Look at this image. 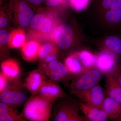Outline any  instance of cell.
<instances>
[{"instance_id": "obj_30", "label": "cell", "mask_w": 121, "mask_h": 121, "mask_svg": "<svg viewBox=\"0 0 121 121\" xmlns=\"http://www.w3.org/2000/svg\"><path fill=\"white\" fill-rule=\"evenodd\" d=\"M66 0H46V4L50 7H56L64 4Z\"/></svg>"}, {"instance_id": "obj_26", "label": "cell", "mask_w": 121, "mask_h": 121, "mask_svg": "<svg viewBox=\"0 0 121 121\" xmlns=\"http://www.w3.org/2000/svg\"><path fill=\"white\" fill-rule=\"evenodd\" d=\"M70 5L78 12H80L86 8L91 0H68Z\"/></svg>"}, {"instance_id": "obj_17", "label": "cell", "mask_w": 121, "mask_h": 121, "mask_svg": "<svg viewBox=\"0 0 121 121\" xmlns=\"http://www.w3.org/2000/svg\"><path fill=\"white\" fill-rule=\"evenodd\" d=\"M111 120L117 121L121 116V104L108 97L105 98L101 107Z\"/></svg>"}, {"instance_id": "obj_3", "label": "cell", "mask_w": 121, "mask_h": 121, "mask_svg": "<svg viewBox=\"0 0 121 121\" xmlns=\"http://www.w3.org/2000/svg\"><path fill=\"white\" fill-rule=\"evenodd\" d=\"M79 104L67 95L59 99L55 103L52 114L54 121H87L80 115Z\"/></svg>"}, {"instance_id": "obj_33", "label": "cell", "mask_w": 121, "mask_h": 121, "mask_svg": "<svg viewBox=\"0 0 121 121\" xmlns=\"http://www.w3.org/2000/svg\"><path fill=\"white\" fill-rule=\"evenodd\" d=\"M117 121H121V117H120V118L118 119Z\"/></svg>"}, {"instance_id": "obj_18", "label": "cell", "mask_w": 121, "mask_h": 121, "mask_svg": "<svg viewBox=\"0 0 121 121\" xmlns=\"http://www.w3.org/2000/svg\"><path fill=\"white\" fill-rule=\"evenodd\" d=\"M106 92L108 97L121 104V86L110 73L106 75Z\"/></svg>"}, {"instance_id": "obj_5", "label": "cell", "mask_w": 121, "mask_h": 121, "mask_svg": "<svg viewBox=\"0 0 121 121\" xmlns=\"http://www.w3.org/2000/svg\"><path fill=\"white\" fill-rule=\"evenodd\" d=\"M103 74L96 67L84 69L71 79L69 85L70 91L86 90L98 84Z\"/></svg>"}, {"instance_id": "obj_25", "label": "cell", "mask_w": 121, "mask_h": 121, "mask_svg": "<svg viewBox=\"0 0 121 121\" xmlns=\"http://www.w3.org/2000/svg\"><path fill=\"white\" fill-rule=\"evenodd\" d=\"M59 48L54 41H50L40 44L39 48L38 57L42 60L48 56L58 54Z\"/></svg>"}, {"instance_id": "obj_31", "label": "cell", "mask_w": 121, "mask_h": 121, "mask_svg": "<svg viewBox=\"0 0 121 121\" xmlns=\"http://www.w3.org/2000/svg\"><path fill=\"white\" fill-rule=\"evenodd\" d=\"M31 5L37 6L41 4L46 0H26Z\"/></svg>"}, {"instance_id": "obj_10", "label": "cell", "mask_w": 121, "mask_h": 121, "mask_svg": "<svg viewBox=\"0 0 121 121\" xmlns=\"http://www.w3.org/2000/svg\"><path fill=\"white\" fill-rule=\"evenodd\" d=\"M71 93L85 104L99 108H101L105 98L103 89L98 84L86 90L73 91Z\"/></svg>"}, {"instance_id": "obj_2", "label": "cell", "mask_w": 121, "mask_h": 121, "mask_svg": "<svg viewBox=\"0 0 121 121\" xmlns=\"http://www.w3.org/2000/svg\"><path fill=\"white\" fill-rule=\"evenodd\" d=\"M97 9L104 25L121 33V7L117 0H98Z\"/></svg>"}, {"instance_id": "obj_8", "label": "cell", "mask_w": 121, "mask_h": 121, "mask_svg": "<svg viewBox=\"0 0 121 121\" xmlns=\"http://www.w3.org/2000/svg\"><path fill=\"white\" fill-rule=\"evenodd\" d=\"M9 9L13 13L15 20L22 28L30 26L34 16L33 10L26 0H9Z\"/></svg>"}, {"instance_id": "obj_27", "label": "cell", "mask_w": 121, "mask_h": 121, "mask_svg": "<svg viewBox=\"0 0 121 121\" xmlns=\"http://www.w3.org/2000/svg\"><path fill=\"white\" fill-rule=\"evenodd\" d=\"M110 74L121 86V57L117 66Z\"/></svg>"}, {"instance_id": "obj_20", "label": "cell", "mask_w": 121, "mask_h": 121, "mask_svg": "<svg viewBox=\"0 0 121 121\" xmlns=\"http://www.w3.org/2000/svg\"><path fill=\"white\" fill-rule=\"evenodd\" d=\"M40 44L39 42L35 40L26 42L21 48L23 58L30 62H34L39 58L38 55Z\"/></svg>"}, {"instance_id": "obj_12", "label": "cell", "mask_w": 121, "mask_h": 121, "mask_svg": "<svg viewBox=\"0 0 121 121\" xmlns=\"http://www.w3.org/2000/svg\"><path fill=\"white\" fill-rule=\"evenodd\" d=\"M38 95L54 103L57 99L67 96L57 82L51 80H46L44 82Z\"/></svg>"}, {"instance_id": "obj_32", "label": "cell", "mask_w": 121, "mask_h": 121, "mask_svg": "<svg viewBox=\"0 0 121 121\" xmlns=\"http://www.w3.org/2000/svg\"><path fill=\"white\" fill-rule=\"evenodd\" d=\"M121 7V0H117Z\"/></svg>"}, {"instance_id": "obj_11", "label": "cell", "mask_w": 121, "mask_h": 121, "mask_svg": "<svg viewBox=\"0 0 121 121\" xmlns=\"http://www.w3.org/2000/svg\"><path fill=\"white\" fill-rule=\"evenodd\" d=\"M97 55L95 67L106 75L113 71L121 59L113 52L106 49H102Z\"/></svg>"}, {"instance_id": "obj_24", "label": "cell", "mask_w": 121, "mask_h": 121, "mask_svg": "<svg viewBox=\"0 0 121 121\" xmlns=\"http://www.w3.org/2000/svg\"><path fill=\"white\" fill-rule=\"evenodd\" d=\"M11 37V33L4 29L0 30V47L1 60L7 59L9 55V42Z\"/></svg>"}, {"instance_id": "obj_21", "label": "cell", "mask_w": 121, "mask_h": 121, "mask_svg": "<svg viewBox=\"0 0 121 121\" xmlns=\"http://www.w3.org/2000/svg\"><path fill=\"white\" fill-rule=\"evenodd\" d=\"M64 63L73 78L80 74L84 69L75 53L67 56L64 59Z\"/></svg>"}, {"instance_id": "obj_4", "label": "cell", "mask_w": 121, "mask_h": 121, "mask_svg": "<svg viewBox=\"0 0 121 121\" xmlns=\"http://www.w3.org/2000/svg\"><path fill=\"white\" fill-rule=\"evenodd\" d=\"M59 25L53 14L39 13L34 15L31 21V33L38 37H49L51 41H54V33Z\"/></svg>"}, {"instance_id": "obj_6", "label": "cell", "mask_w": 121, "mask_h": 121, "mask_svg": "<svg viewBox=\"0 0 121 121\" xmlns=\"http://www.w3.org/2000/svg\"><path fill=\"white\" fill-rule=\"evenodd\" d=\"M73 26L64 23L59 24L54 33L53 40L59 49L68 51L78 44V40Z\"/></svg>"}, {"instance_id": "obj_16", "label": "cell", "mask_w": 121, "mask_h": 121, "mask_svg": "<svg viewBox=\"0 0 121 121\" xmlns=\"http://www.w3.org/2000/svg\"><path fill=\"white\" fill-rule=\"evenodd\" d=\"M16 107L0 102V121H25L26 119L19 113Z\"/></svg>"}, {"instance_id": "obj_13", "label": "cell", "mask_w": 121, "mask_h": 121, "mask_svg": "<svg viewBox=\"0 0 121 121\" xmlns=\"http://www.w3.org/2000/svg\"><path fill=\"white\" fill-rule=\"evenodd\" d=\"M46 76L38 69L29 74L24 83L25 87L33 95H37L43 83L46 80Z\"/></svg>"}, {"instance_id": "obj_28", "label": "cell", "mask_w": 121, "mask_h": 121, "mask_svg": "<svg viewBox=\"0 0 121 121\" xmlns=\"http://www.w3.org/2000/svg\"><path fill=\"white\" fill-rule=\"evenodd\" d=\"M8 16L5 13L4 11H1L0 17V28L3 29L6 27L9 23Z\"/></svg>"}, {"instance_id": "obj_19", "label": "cell", "mask_w": 121, "mask_h": 121, "mask_svg": "<svg viewBox=\"0 0 121 121\" xmlns=\"http://www.w3.org/2000/svg\"><path fill=\"white\" fill-rule=\"evenodd\" d=\"M121 33H116L106 37L102 42V49L111 51L121 57Z\"/></svg>"}, {"instance_id": "obj_9", "label": "cell", "mask_w": 121, "mask_h": 121, "mask_svg": "<svg viewBox=\"0 0 121 121\" xmlns=\"http://www.w3.org/2000/svg\"><path fill=\"white\" fill-rule=\"evenodd\" d=\"M50 80L54 82L67 83L73 77L64 63L58 60L46 65L39 66V68Z\"/></svg>"}, {"instance_id": "obj_1", "label": "cell", "mask_w": 121, "mask_h": 121, "mask_svg": "<svg viewBox=\"0 0 121 121\" xmlns=\"http://www.w3.org/2000/svg\"><path fill=\"white\" fill-rule=\"evenodd\" d=\"M54 103L39 95H33L26 101L21 114L30 121H49Z\"/></svg>"}, {"instance_id": "obj_23", "label": "cell", "mask_w": 121, "mask_h": 121, "mask_svg": "<svg viewBox=\"0 0 121 121\" xmlns=\"http://www.w3.org/2000/svg\"><path fill=\"white\" fill-rule=\"evenodd\" d=\"M10 33L11 37L9 42V48H21L26 43V35L22 29H14Z\"/></svg>"}, {"instance_id": "obj_22", "label": "cell", "mask_w": 121, "mask_h": 121, "mask_svg": "<svg viewBox=\"0 0 121 121\" xmlns=\"http://www.w3.org/2000/svg\"><path fill=\"white\" fill-rule=\"evenodd\" d=\"M80 60L84 69L95 67L97 55L87 50L74 52Z\"/></svg>"}, {"instance_id": "obj_15", "label": "cell", "mask_w": 121, "mask_h": 121, "mask_svg": "<svg viewBox=\"0 0 121 121\" xmlns=\"http://www.w3.org/2000/svg\"><path fill=\"white\" fill-rule=\"evenodd\" d=\"M79 106L80 110L87 121H108V115L101 108L89 105L83 102L79 103Z\"/></svg>"}, {"instance_id": "obj_29", "label": "cell", "mask_w": 121, "mask_h": 121, "mask_svg": "<svg viewBox=\"0 0 121 121\" xmlns=\"http://www.w3.org/2000/svg\"><path fill=\"white\" fill-rule=\"evenodd\" d=\"M10 82L8 79L0 72V93L7 88Z\"/></svg>"}, {"instance_id": "obj_7", "label": "cell", "mask_w": 121, "mask_h": 121, "mask_svg": "<svg viewBox=\"0 0 121 121\" xmlns=\"http://www.w3.org/2000/svg\"><path fill=\"white\" fill-rule=\"evenodd\" d=\"M4 90L0 93V102L16 107L22 105L27 100V95L23 91L24 83L19 79L12 82Z\"/></svg>"}, {"instance_id": "obj_14", "label": "cell", "mask_w": 121, "mask_h": 121, "mask_svg": "<svg viewBox=\"0 0 121 121\" xmlns=\"http://www.w3.org/2000/svg\"><path fill=\"white\" fill-rule=\"evenodd\" d=\"M1 72L8 79L9 82L19 79L21 69L17 60L12 59H7L1 63Z\"/></svg>"}]
</instances>
